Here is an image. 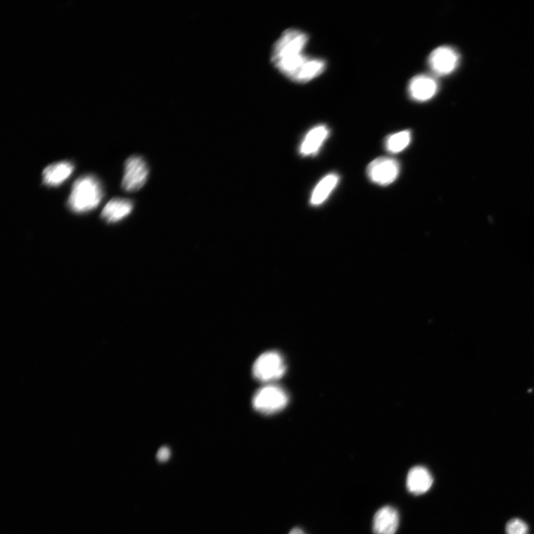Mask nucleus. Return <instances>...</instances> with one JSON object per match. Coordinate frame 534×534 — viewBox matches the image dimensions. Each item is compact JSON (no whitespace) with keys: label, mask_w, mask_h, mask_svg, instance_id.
<instances>
[{"label":"nucleus","mask_w":534,"mask_h":534,"mask_svg":"<svg viewBox=\"0 0 534 534\" xmlns=\"http://www.w3.org/2000/svg\"><path fill=\"white\" fill-rule=\"evenodd\" d=\"M103 198V189L98 178L86 174L75 182L68 207L75 213L88 212L98 208Z\"/></svg>","instance_id":"f257e3e1"},{"label":"nucleus","mask_w":534,"mask_h":534,"mask_svg":"<svg viewBox=\"0 0 534 534\" xmlns=\"http://www.w3.org/2000/svg\"><path fill=\"white\" fill-rule=\"evenodd\" d=\"M439 86L433 77L419 75L409 81L408 93L410 98L417 102H426L436 94Z\"/></svg>","instance_id":"6e6552de"},{"label":"nucleus","mask_w":534,"mask_h":534,"mask_svg":"<svg viewBox=\"0 0 534 534\" xmlns=\"http://www.w3.org/2000/svg\"><path fill=\"white\" fill-rule=\"evenodd\" d=\"M171 456V451L167 447H162L158 452L157 459L159 462H167Z\"/></svg>","instance_id":"f3484780"},{"label":"nucleus","mask_w":534,"mask_h":534,"mask_svg":"<svg viewBox=\"0 0 534 534\" xmlns=\"http://www.w3.org/2000/svg\"><path fill=\"white\" fill-rule=\"evenodd\" d=\"M133 210V203L127 199L114 198L105 206L101 217L108 223H116L128 216Z\"/></svg>","instance_id":"ddd939ff"},{"label":"nucleus","mask_w":534,"mask_h":534,"mask_svg":"<svg viewBox=\"0 0 534 534\" xmlns=\"http://www.w3.org/2000/svg\"><path fill=\"white\" fill-rule=\"evenodd\" d=\"M400 525L398 511L392 506L382 507L375 514L373 530L375 534H395Z\"/></svg>","instance_id":"1a4fd4ad"},{"label":"nucleus","mask_w":534,"mask_h":534,"mask_svg":"<svg viewBox=\"0 0 534 534\" xmlns=\"http://www.w3.org/2000/svg\"><path fill=\"white\" fill-rule=\"evenodd\" d=\"M286 371L283 355L278 351H268L255 360L253 367L254 378L262 382H271L282 378Z\"/></svg>","instance_id":"7ed1b4c3"},{"label":"nucleus","mask_w":534,"mask_h":534,"mask_svg":"<svg viewBox=\"0 0 534 534\" xmlns=\"http://www.w3.org/2000/svg\"><path fill=\"white\" fill-rule=\"evenodd\" d=\"M506 534H528V526L523 520L514 518L509 520L505 527Z\"/></svg>","instance_id":"dca6fc26"},{"label":"nucleus","mask_w":534,"mask_h":534,"mask_svg":"<svg viewBox=\"0 0 534 534\" xmlns=\"http://www.w3.org/2000/svg\"><path fill=\"white\" fill-rule=\"evenodd\" d=\"M148 168L145 160L138 155L129 157L125 163L122 187L127 191L141 189L148 179Z\"/></svg>","instance_id":"423d86ee"},{"label":"nucleus","mask_w":534,"mask_h":534,"mask_svg":"<svg viewBox=\"0 0 534 534\" xmlns=\"http://www.w3.org/2000/svg\"><path fill=\"white\" fill-rule=\"evenodd\" d=\"M289 534H306V533H305V531H304V530H301V529H300V528H293V530H292L290 532V533H289Z\"/></svg>","instance_id":"a211bd4d"},{"label":"nucleus","mask_w":534,"mask_h":534,"mask_svg":"<svg viewBox=\"0 0 534 534\" xmlns=\"http://www.w3.org/2000/svg\"><path fill=\"white\" fill-rule=\"evenodd\" d=\"M339 176L336 173L326 175L320 182L314 187L310 199L313 206H319L333 193L339 182Z\"/></svg>","instance_id":"4468645a"},{"label":"nucleus","mask_w":534,"mask_h":534,"mask_svg":"<svg viewBox=\"0 0 534 534\" xmlns=\"http://www.w3.org/2000/svg\"><path fill=\"white\" fill-rule=\"evenodd\" d=\"M367 173L373 183L386 186L392 184L398 178L400 165L393 158L381 157L369 164Z\"/></svg>","instance_id":"39448f33"},{"label":"nucleus","mask_w":534,"mask_h":534,"mask_svg":"<svg viewBox=\"0 0 534 534\" xmlns=\"http://www.w3.org/2000/svg\"><path fill=\"white\" fill-rule=\"evenodd\" d=\"M433 478L428 469L415 466L407 473L406 485L408 491L414 495L426 494L432 487Z\"/></svg>","instance_id":"9b49d317"},{"label":"nucleus","mask_w":534,"mask_h":534,"mask_svg":"<svg viewBox=\"0 0 534 534\" xmlns=\"http://www.w3.org/2000/svg\"><path fill=\"white\" fill-rule=\"evenodd\" d=\"M412 134L409 130L392 134L386 140V148L390 154H398L408 147L412 142Z\"/></svg>","instance_id":"2eb2a0df"},{"label":"nucleus","mask_w":534,"mask_h":534,"mask_svg":"<svg viewBox=\"0 0 534 534\" xmlns=\"http://www.w3.org/2000/svg\"><path fill=\"white\" fill-rule=\"evenodd\" d=\"M329 135H330V129L327 126L314 127L306 134L301 142L299 146L300 154L305 157L317 155Z\"/></svg>","instance_id":"9d476101"},{"label":"nucleus","mask_w":534,"mask_h":534,"mask_svg":"<svg viewBox=\"0 0 534 534\" xmlns=\"http://www.w3.org/2000/svg\"><path fill=\"white\" fill-rule=\"evenodd\" d=\"M74 163L64 160L49 165L43 172L44 184L48 186H58L73 173Z\"/></svg>","instance_id":"f8f14e48"},{"label":"nucleus","mask_w":534,"mask_h":534,"mask_svg":"<svg viewBox=\"0 0 534 534\" xmlns=\"http://www.w3.org/2000/svg\"><path fill=\"white\" fill-rule=\"evenodd\" d=\"M459 61L457 51L450 46L436 48L428 58V65L431 71L439 76H445L454 72Z\"/></svg>","instance_id":"0eeeda50"},{"label":"nucleus","mask_w":534,"mask_h":534,"mask_svg":"<svg viewBox=\"0 0 534 534\" xmlns=\"http://www.w3.org/2000/svg\"><path fill=\"white\" fill-rule=\"evenodd\" d=\"M308 41V35L303 32L297 30L285 31L274 46L272 61L303 53Z\"/></svg>","instance_id":"20e7f679"},{"label":"nucleus","mask_w":534,"mask_h":534,"mask_svg":"<svg viewBox=\"0 0 534 534\" xmlns=\"http://www.w3.org/2000/svg\"><path fill=\"white\" fill-rule=\"evenodd\" d=\"M290 401L288 393L276 386H267L259 389L254 395L253 406L260 414H275L284 409Z\"/></svg>","instance_id":"f03ea898"}]
</instances>
